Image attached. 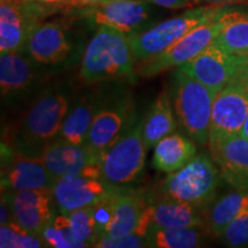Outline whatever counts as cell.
Listing matches in <instances>:
<instances>
[{
    "instance_id": "1",
    "label": "cell",
    "mask_w": 248,
    "mask_h": 248,
    "mask_svg": "<svg viewBox=\"0 0 248 248\" xmlns=\"http://www.w3.org/2000/svg\"><path fill=\"white\" fill-rule=\"evenodd\" d=\"M70 92L66 88H48L32 98L13 133V150L39 157L47 145L58 139L68 111Z\"/></svg>"
},
{
    "instance_id": "2",
    "label": "cell",
    "mask_w": 248,
    "mask_h": 248,
    "mask_svg": "<svg viewBox=\"0 0 248 248\" xmlns=\"http://www.w3.org/2000/svg\"><path fill=\"white\" fill-rule=\"evenodd\" d=\"M135 54L125 33L108 27H98L86 46L79 76L86 83H99L135 76Z\"/></svg>"
},
{
    "instance_id": "3",
    "label": "cell",
    "mask_w": 248,
    "mask_h": 248,
    "mask_svg": "<svg viewBox=\"0 0 248 248\" xmlns=\"http://www.w3.org/2000/svg\"><path fill=\"white\" fill-rule=\"evenodd\" d=\"M230 11L228 6H199L188 9L177 16L154 24L146 30L130 35L128 37L133 54L140 62L162 53L194 28L216 20Z\"/></svg>"
},
{
    "instance_id": "4",
    "label": "cell",
    "mask_w": 248,
    "mask_h": 248,
    "mask_svg": "<svg viewBox=\"0 0 248 248\" xmlns=\"http://www.w3.org/2000/svg\"><path fill=\"white\" fill-rule=\"evenodd\" d=\"M217 92L192 78L179 68L173 73V107L186 135L208 146L213 104Z\"/></svg>"
},
{
    "instance_id": "5",
    "label": "cell",
    "mask_w": 248,
    "mask_h": 248,
    "mask_svg": "<svg viewBox=\"0 0 248 248\" xmlns=\"http://www.w3.org/2000/svg\"><path fill=\"white\" fill-rule=\"evenodd\" d=\"M222 178L213 157L197 154L182 169L168 173L163 181L162 192L171 199L201 207L213 200Z\"/></svg>"
},
{
    "instance_id": "6",
    "label": "cell",
    "mask_w": 248,
    "mask_h": 248,
    "mask_svg": "<svg viewBox=\"0 0 248 248\" xmlns=\"http://www.w3.org/2000/svg\"><path fill=\"white\" fill-rule=\"evenodd\" d=\"M146 152L142 121L132 122L131 117L119 139L101 155V178L110 185L135 182L144 170Z\"/></svg>"
},
{
    "instance_id": "7",
    "label": "cell",
    "mask_w": 248,
    "mask_h": 248,
    "mask_svg": "<svg viewBox=\"0 0 248 248\" xmlns=\"http://www.w3.org/2000/svg\"><path fill=\"white\" fill-rule=\"evenodd\" d=\"M230 12L216 20L194 28L162 53L140 61L136 68L138 75L148 78L171 68H178L183 63L191 61L215 42L226 24Z\"/></svg>"
},
{
    "instance_id": "8",
    "label": "cell",
    "mask_w": 248,
    "mask_h": 248,
    "mask_svg": "<svg viewBox=\"0 0 248 248\" xmlns=\"http://www.w3.org/2000/svg\"><path fill=\"white\" fill-rule=\"evenodd\" d=\"M53 11L36 2L14 0L0 4V53L24 51L40 21Z\"/></svg>"
},
{
    "instance_id": "9",
    "label": "cell",
    "mask_w": 248,
    "mask_h": 248,
    "mask_svg": "<svg viewBox=\"0 0 248 248\" xmlns=\"http://www.w3.org/2000/svg\"><path fill=\"white\" fill-rule=\"evenodd\" d=\"M247 115L248 89L238 80H231L214 100L208 145L241 135Z\"/></svg>"
},
{
    "instance_id": "10",
    "label": "cell",
    "mask_w": 248,
    "mask_h": 248,
    "mask_svg": "<svg viewBox=\"0 0 248 248\" xmlns=\"http://www.w3.org/2000/svg\"><path fill=\"white\" fill-rule=\"evenodd\" d=\"M39 157L55 179L70 175L101 178V156L86 142L73 144L58 138L44 148Z\"/></svg>"
},
{
    "instance_id": "11",
    "label": "cell",
    "mask_w": 248,
    "mask_h": 248,
    "mask_svg": "<svg viewBox=\"0 0 248 248\" xmlns=\"http://www.w3.org/2000/svg\"><path fill=\"white\" fill-rule=\"evenodd\" d=\"M84 14L95 26L111 28L130 36L150 28L152 8L144 0H107L85 7Z\"/></svg>"
},
{
    "instance_id": "12",
    "label": "cell",
    "mask_w": 248,
    "mask_h": 248,
    "mask_svg": "<svg viewBox=\"0 0 248 248\" xmlns=\"http://www.w3.org/2000/svg\"><path fill=\"white\" fill-rule=\"evenodd\" d=\"M39 67L26 51L1 54L0 91L6 105L15 106L29 97L42 79Z\"/></svg>"
},
{
    "instance_id": "13",
    "label": "cell",
    "mask_w": 248,
    "mask_h": 248,
    "mask_svg": "<svg viewBox=\"0 0 248 248\" xmlns=\"http://www.w3.org/2000/svg\"><path fill=\"white\" fill-rule=\"evenodd\" d=\"M240 63V55H234L213 43L191 61L178 68L207 88L218 92L234 78Z\"/></svg>"
},
{
    "instance_id": "14",
    "label": "cell",
    "mask_w": 248,
    "mask_h": 248,
    "mask_svg": "<svg viewBox=\"0 0 248 248\" xmlns=\"http://www.w3.org/2000/svg\"><path fill=\"white\" fill-rule=\"evenodd\" d=\"M5 198L11 207L14 221L32 234L43 238L46 226L55 217L52 188L8 192Z\"/></svg>"
},
{
    "instance_id": "15",
    "label": "cell",
    "mask_w": 248,
    "mask_h": 248,
    "mask_svg": "<svg viewBox=\"0 0 248 248\" xmlns=\"http://www.w3.org/2000/svg\"><path fill=\"white\" fill-rule=\"evenodd\" d=\"M5 154L1 166L2 191L53 188L57 179L48 172L40 157L30 156L14 150H6Z\"/></svg>"
},
{
    "instance_id": "16",
    "label": "cell",
    "mask_w": 248,
    "mask_h": 248,
    "mask_svg": "<svg viewBox=\"0 0 248 248\" xmlns=\"http://www.w3.org/2000/svg\"><path fill=\"white\" fill-rule=\"evenodd\" d=\"M114 190L102 178L86 175H70L58 178L52 188L55 204L61 214L93 206Z\"/></svg>"
},
{
    "instance_id": "17",
    "label": "cell",
    "mask_w": 248,
    "mask_h": 248,
    "mask_svg": "<svg viewBox=\"0 0 248 248\" xmlns=\"http://www.w3.org/2000/svg\"><path fill=\"white\" fill-rule=\"evenodd\" d=\"M73 44L67 27L60 22L40 23L31 32L24 51L42 67H55L69 59Z\"/></svg>"
},
{
    "instance_id": "18",
    "label": "cell",
    "mask_w": 248,
    "mask_h": 248,
    "mask_svg": "<svg viewBox=\"0 0 248 248\" xmlns=\"http://www.w3.org/2000/svg\"><path fill=\"white\" fill-rule=\"evenodd\" d=\"M132 117L129 97H121L99 107L90 128L86 144L101 156L115 142Z\"/></svg>"
},
{
    "instance_id": "19",
    "label": "cell",
    "mask_w": 248,
    "mask_h": 248,
    "mask_svg": "<svg viewBox=\"0 0 248 248\" xmlns=\"http://www.w3.org/2000/svg\"><path fill=\"white\" fill-rule=\"evenodd\" d=\"M223 179L235 188L248 190V138L243 135L208 145Z\"/></svg>"
},
{
    "instance_id": "20",
    "label": "cell",
    "mask_w": 248,
    "mask_h": 248,
    "mask_svg": "<svg viewBox=\"0 0 248 248\" xmlns=\"http://www.w3.org/2000/svg\"><path fill=\"white\" fill-rule=\"evenodd\" d=\"M146 206L147 203L140 195L133 192L114 190L111 193L110 218L101 235L121 238L133 233Z\"/></svg>"
},
{
    "instance_id": "21",
    "label": "cell",
    "mask_w": 248,
    "mask_h": 248,
    "mask_svg": "<svg viewBox=\"0 0 248 248\" xmlns=\"http://www.w3.org/2000/svg\"><path fill=\"white\" fill-rule=\"evenodd\" d=\"M204 217L194 204L171 199H164L152 204L151 231L156 229L177 228V226H204Z\"/></svg>"
},
{
    "instance_id": "22",
    "label": "cell",
    "mask_w": 248,
    "mask_h": 248,
    "mask_svg": "<svg viewBox=\"0 0 248 248\" xmlns=\"http://www.w3.org/2000/svg\"><path fill=\"white\" fill-rule=\"evenodd\" d=\"M198 154L197 145L181 133H170L154 147L153 167L159 171L171 173L182 169Z\"/></svg>"
},
{
    "instance_id": "23",
    "label": "cell",
    "mask_w": 248,
    "mask_h": 248,
    "mask_svg": "<svg viewBox=\"0 0 248 248\" xmlns=\"http://www.w3.org/2000/svg\"><path fill=\"white\" fill-rule=\"evenodd\" d=\"M98 105L97 98L90 92L76 100L63 121L59 138L73 144H85L93 119L100 107Z\"/></svg>"
},
{
    "instance_id": "24",
    "label": "cell",
    "mask_w": 248,
    "mask_h": 248,
    "mask_svg": "<svg viewBox=\"0 0 248 248\" xmlns=\"http://www.w3.org/2000/svg\"><path fill=\"white\" fill-rule=\"evenodd\" d=\"M175 116L168 93L162 92L155 99L150 111L142 119V137L147 151L156 146L161 139L176 130Z\"/></svg>"
},
{
    "instance_id": "25",
    "label": "cell",
    "mask_w": 248,
    "mask_h": 248,
    "mask_svg": "<svg viewBox=\"0 0 248 248\" xmlns=\"http://www.w3.org/2000/svg\"><path fill=\"white\" fill-rule=\"evenodd\" d=\"M246 208H248V190L237 188L229 192L210 206L204 217V226L210 234L219 237L226 226Z\"/></svg>"
},
{
    "instance_id": "26",
    "label": "cell",
    "mask_w": 248,
    "mask_h": 248,
    "mask_svg": "<svg viewBox=\"0 0 248 248\" xmlns=\"http://www.w3.org/2000/svg\"><path fill=\"white\" fill-rule=\"evenodd\" d=\"M203 226H177L156 229L148 233L151 247L195 248L204 243Z\"/></svg>"
},
{
    "instance_id": "27",
    "label": "cell",
    "mask_w": 248,
    "mask_h": 248,
    "mask_svg": "<svg viewBox=\"0 0 248 248\" xmlns=\"http://www.w3.org/2000/svg\"><path fill=\"white\" fill-rule=\"evenodd\" d=\"M214 43L228 53L248 55V14L231 11L226 24Z\"/></svg>"
},
{
    "instance_id": "28",
    "label": "cell",
    "mask_w": 248,
    "mask_h": 248,
    "mask_svg": "<svg viewBox=\"0 0 248 248\" xmlns=\"http://www.w3.org/2000/svg\"><path fill=\"white\" fill-rule=\"evenodd\" d=\"M71 230L75 237L85 247H94L99 238V230L94 214V204L67 214Z\"/></svg>"
},
{
    "instance_id": "29",
    "label": "cell",
    "mask_w": 248,
    "mask_h": 248,
    "mask_svg": "<svg viewBox=\"0 0 248 248\" xmlns=\"http://www.w3.org/2000/svg\"><path fill=\"white\" fill-rule=\"evenodd\" d=\"M43 239L47 246L54 248H83L85 247L74 235L67 214L55 216L43 232Z\"/></svg>"
},
{
    "instance_id": "30",
    "label": "cell",
    "mask_w": 248,
    "mask_h": 248,
    "mask_svg": "<svg viewBox=\"0 0 248 248\" xmlns=\"http://www.w3.org/2000/svg\"><path fill=\"white\" fill-rule=\"evenodd\" d=\"M46 246L47 244L42 237L32 234L14 219L0 226L1 248H39Z\"/></svg>"
},
{
    "instance_id": "31",
    "label": "cell",
    "mask_w": 248,
    "mask_h": 248,
    "mask_svg": "<svg viewBox=\"0 0 248 248\" xmlns=\"http://www.w3.org/2000/svg\"><path fill=\"white\" fill-rule=\"evenodd\" d=\"M229 247L248 246V208L241 212L219 235Z\"/></svg>"
},
{
    "instance_id": "32",
    "label": "cell",
    "mask_w": 248,
    "mask_h": 248,
    "mask_svg": "<svg viewBox=\"0 0 248 248\" xmlns=\"http://www.w3.org/2000/svg\"><path fill=\"white\" fill-rule=\"evenodd\" d=\"M94 247L98 248H140L151 247L148 237L133 233L121 238H110L107 235H101L95 241Z\"/></svg>"
},
{
    "instance_id": "33",
    "label": "cell",
    "mask_w": 248,
    "mask_h": 248,
    "mask_svg": "<svg viewBox=\"0 0 248 248\" xmlns=\"http://www.w3.org/2000/svg\"><path fill=\"white\" fill-rule=\"evenodd\" d=\"M148 1L164 8L178 9L184 7H191V6L199 4L200 0H148Z\"/></svg>"
},
{
    "instance_id": "34",
    "label": "cell",
    "mask_w": 248,
    "mask_h": 248,
    "mask_svg": "<svg viewBox=\"0 0 248 248\" xmlns=\"http://www.w3.org/2000/svg\"><path fill=\"white\" fill-rule=\"evenodd\" d=\"M233 79L240 82L248 89V55H240L239 68Z\"/></svg>"
},
{
    "instance_id": "35",
    "label": "cell",
    "mask_w": 248,
    "mask_h": 248,
    "mask_svg": "<svg viewBox=\"0 0 248 248\" xmlns=\"http://www.w3.org/2000/svg\"><path fill=\"white\" fill-rule=\"evenodd\" d=\"M23 1L36 2V4L46 6L52 9L61 7H71V0H23Z\"/></svg>"
},
{
    "instance_id": "36",
    "label": "cell",
    "mask_w": 248,
    "mask_h": 248,
    "mask_svg": "<svg viewBox=\"0 0 248 248\" xmlns=\"http://www.w3.org/2000/svg\"><path fill=\"white\" fill-rule=\"evenodd\" d=\"M105 1L107 0H71V7H92Z\"/></svg>"
},
{
    "instance_id": "37",
    "label": "cell",
    "mask_w": 248,
    "mask_h": 248,
    "mask_svg": "<svg viewBox=\"0 0 248 248\" xmlns=\"http://www.w3.org/2000/svg\"><path fill=\"white\" fill-rule=\"evenodd\" d=\"M200 2H207L208 5L228 6L233 4H247L248 0H200Z\"/></svg>"
},
{
    "instance_id": "38",
    "label": "cell",
    "mask_w": 248,
    "mask_h": 248,
    "mask_svg": "<svg viewBox=\"0 0 248 248\" xmlns=\"http://www.w3.org/2000/svg\"><path fill=\"white\" fill-rule=\"evenodd\" d=\"M241 135L245 136L246 138H248V115H247L246 122H245V125H244V129H243V132H241Z\"/></svg>"
},
{
    "instance_id": "39",
    "label": "cell",
    "mask_w": 248,
    "mask_h": 248,
    "mask_svg": "<svg viewBox=\"0 0 248 248\" xmlns=\"http://www.w3.org/2000/svg\"><path fill=\"white\" fill-rule=\"evenodd\" d=\"M4 1H14V0H1V2H4Z\"/></svg>"
}]
</instances>
